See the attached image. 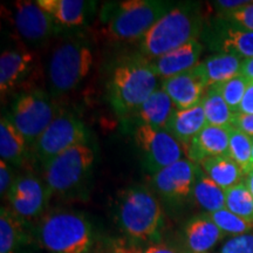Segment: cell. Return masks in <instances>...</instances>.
I'll return each mask as SVG.
<instances>
[{"instance_id":"obj_1","label":"cell","mask_w":253,"mask_h":253,"mask_svg":"<svg viewBox=\"0 0 253 253\" xmlns=\"http://www.w3.org/2000/svg\"><path fill=\"white\" fill-rule=\"evenodd\" d=\"M158 77L150 60L144 56L128 58L120 62L112 73L109 102L121 116L136 113L157 89Z\"/></svg>"},{"instance_id":"obj_2","label":"cell","mask_w":253,"mask_h":253,"mask_svg":"<svg viewBox=\"0 0 253 253\" xmlns=\"http://www.w3.org/2000/svg\"><path fill=\"white\" fill-rule=\"evenodd\" d=\"M201 27L202 18L194 6H175L141 38V54L150 61L160 58L197 40Z\"/></svg>"},{"instance_id":"obj_3","label":"cell","mask_w":253,"mask_h":253,"mask_svg":"<svg viewBox=\"0 0 253 253\" xmlns=\"http://www.w3.org/2000/svg\"><path fill=\"white\" fill-rule=\"evenodd\" d=\"M119 226L131 240L151 242L160 238L162 209L150 190L142 185L126 189L116 208Z\"/></svg>"},{"instance_id":"obj_4","label":"cell","mask_w":253,"mask_h":253,"mask_svg":"<svg viewBox=\"0 0 253 253\" xmlns=\"http://www.w3.org/2000/svg\"><path fill=\"white\" fill-rule=\"evenodd\" d=\"M38 240L50 253H89L94 245L90 223L74 211L47 214L38 227Z\"/></svg>"},{"instance_id":"obj_5","label":"cell","mask_w":253,"mask_h":253,"mask_svg":"<svg viewBox=\"0 0 253 253\" xmlns=\"http://www.w3.org/2000/svg\"><path fill=\"white\" fill-rule=\"evenodd\" d=\"M94 62L91 48L80 39H68L53 50L48 65L50 93L54 96L74 89L89 74Z\"/></svg>"},{"instance_id":"obj_6","label":"cell","mask_w":253,"mask_h":253,"mask_svg":"<svg viewBox=\"0 0 253 253\" xmlns=\"http://www.w3.org/2000/svg\"><path fill=\"white\" fill-rule=\"evenodd\" d=\"M173 7L172 2L163 0H129L119 2L107 20V32L116 40L141 39Z\"/></svg>"},{"instance_id":"obj_7","label":"cell","mask_w":253,"mask_h":253,"mask_svg":"<svg viewBox=\"0 0 253 253\" xmlns=\"http://www.w3.org/2000/svg\"><path fill=\"white\" fill-rule=\"evenodd\" d=\"M23 134L27 144L33 147L38 138L59 115L52 97L43 90H32L18 95L6 114Z\"/></svg>"},{"instance_id":"obj_8","label":"cell","mask_w":253,"mask_h":253,"mask_svg":"<svg viewBox=\"0 0 253 253\" xmlns=\"http://www.w3.org/2000/svg\"><path fill=\"white\" fill-rule=\"evenodd\" d=\"M95 160L88 143H80L52 160L45 169V184L50 195L72 191L89 175Z\"/></svg>"},{"instance_id":"obj_9","label":"cell","mask_w":253,"mask_h":253,"mask_svg":"<svg viewBox=\"0 0 253 253\" xmlns=\"http://www.w3.org/2000/svg\"><path fill=\"white\" fill-rule=\"evenodd\" d=\"M80 143H87L84 125L73 114L62 113L38 138L33 150L37 160L45 168L59 155Z\"/></svg>"},{"instance_id":"obj_10","label":"cell","mask_w":253,"mask_h":253,"mask_svg":"<svg viewBox=\"0 0 253 253\" xmlns=\"http://www.w3.org/2000/svg\"><path fill=\"white\" fill-rule=\"evenodd\" d=\"M135 141L144 156V166L151 175L184 158V148L166 129L140 125Z\"/></svg>"},{"instance_id":"obj_11","label":"cell","mask_w":253,"mask_h":253,"mask_svg":"<svg viewBox=\"0 0 253 253\" xmlns=\"http://www.w3.org/2000/svg\"><path fill=\"white\" fill-rule=\"evenodd\" d=\"M6 198L11 210L24 221L40 216L48 204L50 192L38 177L21 175L14 178Z\"/></svg>"},{"instance_id":"obj_12","label":"cell","mask_w":253,"mask_h":253,"mask_svg":"<svg viewBox=\"0 0 253 253\" xmlns=\"http://www.w3.org/2000/svg\"><path fill=\"white\" fill-rule=\"evenodd\" d=\"M14 26L21 39L31 43L46 41L55 33L58 23L37 1H17L13 13Z\"/></svg>"},{"instance_id":"obj_13","label":"cell","mask_w":253,"mask_h":253,"mask_svg":"<svg viewBox=\"0 0 253 253\" xmlns=\"http://www.w3.org/2000/svg\"><path fill=\"white\" fill-rule=\"evenodd\" d=\"M199 164L183 158L153 175L151 183L168 199H182L192 194Z\"/></svg>"},{"instance_id":"obj_14","label":"cell","mask_w":253,"mask_h":253,"mask_svg":"<svg viewBox=\"0 0 253 253\" xmlns=\"http://www.w3.org/2000/svg\"><path fill=\"white\" fill-rule=\"evenodd\" d=\"M230 128L207 125L195 136L188 145H185L184 154L191 162L199 164L209 157L230 156L229 151Z\"/></svg>"},{"instance_id":"obj_15","label":"cell","mask_w":253,"mask_h":253,"mask_svg":"<svg viewBox=\"0 0 253 253\" xmlns=\"http://www.w3.org/2000/svg\"><path fill=\"white\" fill-rule=\"evenodd\" d=\"M162 89L169 95L176 109H189L201 103L208 87L191 69L162 80Z\"/></svg>"},{"instance_id":"obj_16","label":"cell","mask_w":253,"mask_h":253,"mask_svg":"<svg viewBox=\"0 0 253 253\" xmlns=\"http://www.w3.org/2000/svg\"><path fill=\"white\" fill-rule=\"evenodd\" d=\"M202 52L203 45L198 40H192L172 52L151 60V63L157 77L166 80L194 69L199 63Z\"/></svg>"},{"instance_id":"obj_17","label":"cell","mask_w":253,"mask_h":253,"mask_svg":"<svg viewBox=\"0 0 253 253\" xmlns=\"http://www.w3.org/2000/svg\"><path fill=\"white\" fill-rule=\"evenodd\" d=\"M34 54L26 49H7L0 56V91L4 97L28 77Z\"/></svg>"},{"instance_id":"obj_18","label":"cell","mask_w":253,"mask_h":253,"mask_svg":"<svg viewBox=\"0 0 253 253\" xmlns=\"http://www.w3.org/2000/svg\"><path fill=\"white\" fill-rule=\"evenodd\" d=\"M243 60L238 56L220 53L209 56L204 61L199 62L192 71L209 88L240 75Z\"/></svg>"},{"instance_id":"obj_19","label":"cell","mask_w":253,"mask_h":253,"mask_svg":"<svg viewBox=\"0 0 253 253\" xmlns=\"http://www.w3.org/2000/svg\"><path fill=\"white\" fill-rule=\"evenodd\" d=\"M185 244L189 253H208L225 233L218 227L209 213L192 217L186 223Z\"/></svg>"},{"instance_id":"obj_20","label":"cell","mask_w":253,"mask_h":253,"mask_svg":"<svg viewBox=\"0 0 253 253\" xmlns=\"http://www.w3.org/2000/svg\"><path fill=\"white\" fill-rule=\"evenodd\" d=\"M207 125L203 106L199 103L189 109H176L168 122L166 130L185 147Z\"/></svg>"},{"instance_id":"obj_21","label":"cell","mask_w":253,"mask_h":253,"mask_svg":"<svg viewBox=\"0 0 253 253\" xmlns=\"http://www.w3.org/2000/svg\"><path fill=\"white\" fill-rule=\"evenodd\" d=\"M37 2L60 26L66 27L84 25L94 4L84 0H38Z\"/></svg>"},{"instance_id":"obj_22","label":"cell","mask_w":253,"mask_h":253,"mask_svg":"<svg viewBox=\"0 0 253 253\" xmlns=\"http://www.w3.org/2000/svg\"><path fill=\"white\" fill-rule=\"evenodd\" d=\"M176 107L162 87L157 88L148 100L138 108L137 118L141 125L154 126L158 129H166Z\"/></svg>"},{"instance_id":"obj_23","label":"cell","mask_w":253,"mask_h":253,"mask_svg":"<svg viewBox=\"0 0 253 253\" xmlns=\"http://www.w3.org/2000/svg\"><path fill=\"white\" fill-rule=\"evenodd\" d=\"M27 142L7 115L0 120V156L1 161L20 167L26 157Z\"/></svg>"},{"instance_id":"obj_24","label":"cell","mask_w":253,"mask_h":253,"mask_svg":"<svg viewBox=\"0 0 253 253\" xmlns=\"http://www.w3.org/2000/svg\"><path fill=\"white\" fill-rule=\"evenodd\" d=\"M199 166L209 178L225 191L242 182L245 175L242 168L230 156L209 157L202 161Z\"/></svg>"},{"instance_id":"obj_25","label":"cell","mask_w":253,"mask_h":253,"mask_svg":"<svg viewBox=\"0 0 253 253\" xmlns=\"http://www.w3.org/2000/svg\"><path fill=\"white\" fill-rule=\"evenodd\" d=\"M27 240L24 221L11 209L2 207L0 212V253H19Z\"/></svg>"},{"instance_id":"obj_26","label":"cell","mask_w":253,"mask_h":253,"mask_svg":"<svg viewBox=\"0 0 253 253\" xmlns=\"http://www.w3.org/2000/svg\"><path fill=\"white\" fill-rule=\"evenodd\" d=\"M191 195L194 196L196 203L207 211V213L216 212L226 207L225 190L221 189L212 179L209 178L201 166L198 168Z\"/></svg>"},{"instance_id":"obj_27","label":"cell","mask_w":253,"mask_h":253,"mask_svg":"<svg viewBox=\"0 0 253 253\" xmlns=\"http://www.w3.org/2000/svg\"><path fill=\"white\" fill-rule=\"evenodd\" d=\"M220 48L225 54H232L242 60L253 58V31L231 23L223 32Z\"/></svg>"},{"instance_id":"obj_28","label":"cell","mask_w":253,"mask_h":253,"mask_svg":"<svg viewBox=\"0 0 253 253\" xmlns=\"http://www.w3.org/2000/svg\"><path fill=\"white\" fill-rule=\"evenodd\" d=\"M201 103L203 106L208 125L227 129L231 128L235 114L227 106L225 100L223 99L216 87L212 86L208 88Z\"/></svg>"},{"instance_id":"obj_29","label":"cell","mask_w":253,"mask_h":253,"mask_svg":"<svg viewBox=\"0 0 253 253\" xmlns=\"http://www.w3.org/2000/svg\"><path fill=\"white\" fill-rule=\"evenodd\" d=\"M225 203V209L253 224V196L244 181L226 190Z\"/></svg>"},{"instance_id":"obj_30","label":"cell","mask_w":253,"mask_h":253,"mask_svg":"<svg viewBox=\"0 0 253 253\" xmlns=\"http://www.w3.org/2000/svg\"><path fill=\"white\" fill-rule=\"evenodd\" d=\"M230 157L242 168L246 175L250 171L252 156V137L243 131L230 128L229 130Z\"/></svg>"},{"instance_id":"obj_31","label":"cell","mask_w":253,"mask_h":253,"mask_svg":"<svg viewBox=\"0 0 253 253\" xmlns=\"http://www.w3.org/2000/svg\"><path fill=\"white\" fill-rule=\"evenodd\" d=\"M249 84L250 81L248 79L240 74L233 79H231V80L223 82L220 84H217L214 87L221 94V96L225 100V102L230 107V109L232 110V113L237 114L239 113L240 103H242V100L244 97V94Z\"/></svg>"},{"instance_id":"obj_32","label":"cell","mask_w":253,"mask_h":253,"mask_svg":"<svg viewBox=\"0 0 253 253\" xmlns=\"http://www.w3.org/2000/svg\"><path fill=\"white\" fill-rule=\"evenodd\" d=\"M209 214H210L213 223L225 235L229 233V235H233L235 237L245 235L248 231H250L253 227V224L244 220L243 218L236 216L235 213H232L227 209H223V210L216 211V212Z\"/></svg>"},{"instance_id":"obj_33","label":"cell","mask_w":253,"mask_h":253,"mask_svg":"<svg viewBox=\"0 0 253 253\" xmlns=\"http://www.w3.org/2000/svg\"><path fill=\"white\" fill-rule=\"evenodd\" d=\"M96 253H144V249L136 244L134 240L112 238L104 243Z\"/></svg>"},{"instance_id":"obj_34","label":"cell","mask_w":253,"mask_h":253,"mask_svg":"<svg viewBox=\"0 0 253 253\" xmlns=\"http://www.w3.org/2000/svg\"><path fill=\"white\" fill-rule=\"evenodd\" d=\"M220 253H253V235L236 236L221 246Z\"/></svg>"},{"instance_id":"obj_35","label":"cell","mask_w":253,"mask_h":253,"mask_svg":"<svg viewBox=\"0 0 253 253\" xmlns=\"http://www.w3.org/2000/svg\"><path fill=\"white\" fill-rule=\"evenodd\" d=\"M224 17L229 19L232 24L238 25L249 31H253V1L236 11L224 13Z\"/></svg>"},{"instance_id":"obj_36","label":"cell","mask_w":253,"mask_h":253,"mask_svg":"<svg viewBox=\"0 0 253 253\" xmlns=\"http://www.w3.org/2000/svg\"><path fill=\"white\" fill-rule=\"evenodd\" d=\"M231 128H235L253 137V114H235Z\"/></svg>"},{"instance_id":"obj_37","label":"cell","mask_w":253,"mask_h":253,"mask_svg":"<svg viewBox=\"0 0 253 253\" xmlns=\"http://www.w3.org/2000/svg\"><path fill=\"white\" fill-rule=\"evenodd\" d=\"M14 179L12 178V170L9 168V164L5 161H0V195L4 197V195H7L8 190L11 189Z\"/></svg>"},{"instance_id":"obj_38","label":"cell","mask_w":253,"mask_h":253,"mask_svg":"<svg viewBox=\"0 0 253 253\" xmlns=\"http://www.w3.org/2000/svg\"><path fill=\"white\" fill-rule=\"evenodd\" d=\"M252 1H249V0H221V1H216L217 7L223 9L224 13H229V12H233L236 9L242 8L243 6L251 4Z\"/></svg>"},{"instance_id":"obj_39","label":"cell","mask_w":253,"mask_h":253,"mask_svg":"<svg viewBox=\"0 0 253 253\" xmlns=\"http://www.w3.org/2000/svg\"><path fill=\"white\" fill-rule=\"evenodd\" d=\"M239 113L253 114V82H250L239 107Z\"/></svg>"},{"instance_id":"obj_40","label":"cell","mask_w":253,"mask_h":253,"mask_svg":"<svg viewBox=\"0 0 253 253\" xmlns=\"http://www.w3.org/2000/svg\"><path fill=\"white\" fill-rule=\"evenodd\" d=\"M144 253H181L177 251L176 249L171 248V246L162 244V243H158V244H151L148 246L147 249H144Z\"/></svg>"},{"instance_id":"obj_41","label":"cell","mask_w":253,"mask_h":253,"mask_svg":"<svg viewBox=\"0 0 253 253\" xmlns=\"http://www.w3.org/2000/svg\"><path fill=\"white\" fill-rule=\"evenodd\" d=\"M240 74L248 79L250 82H253V58L243 60L242 72Z\"/></svg>"},{"instance_id":"obj_42","label":"cell","mask_w":253,"mask_h":253,"mask_svg":"<svg viewBox=\"0 0 253 253\" xmlns=\"http://www.w3.org/2000/svg\"><path fill=\"white\" fill-rule=\"evenodd\" d=\"M245 184L253 196V168L245 175Z\"/></svg>"},{"instance_id":"obj_43","label":"cell","mask_w":253,"mask_h":253,"mask_svg":"<svg viewBox=\"0 0 253 253\" xmlns=\"http://www.w3.org/2000/svg\"><path fill=\"white\" fill-rule=\"evenodd\" d=\"M253 168V137H252V156H251V163H250V170Z\"/></svg>"}]
</instances>
